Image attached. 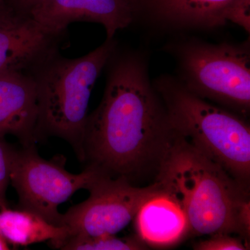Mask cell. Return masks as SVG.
Instances as JSON below:
<instances>
[{
	"mask_svg": "<svg viewBox=\"0 0 250 250\" xmlns=\"http://www.w3.org/2000/svg\"><path fill=\"white\" fill-rule=\"evenodd\" d=\"M180 80L192 93L246 116L250 108V52L243 45L189 42L176 52Z\"/></svg>",
	"mask_w": 250,
	"mask_h": 250,
	"instance_id": "cell-5",
	"label": "cell"
},
{
	"mask_svg": "<svg viewBox=\"0 0 250 250\" xmlns=\"http://www.w3.org/2000/svg\"><path fill=\"white\" fill-rule=\"evenodd\" d=\"M156 180L162 182L180 204L189 234L238 233L248 243V188L178 136Z\"/></svg>",
	"mask_w": 250,
	"mask_h": 250,
	"instance_id": "cell-2",
	"label": "cell"
},
{
	"mask_svg": "<svg viewBox=\"0 0 250 250\" xmlns=\"http://www.w3.org/2000/svg\"><path fill=\"white\" fill-rule=\"evenodd\" d=\"M0 236L15 246L49 241L51 246L61 249L70 231L66 227L52 225L29 210L8 207L0 209Z\"/></svg>",
	"mask_w": 250,
	"mask_h": 250,
	"instance_id": "cell-13",
	"label": "cell"
},
{
	"mask_svg": "<svg viewBox=\"0 0 250 250\" xmlns=\"http://www.w3.org/2000/svg\"><path fill=\"white\" fill-rule=\"evenodd\" d=\"M14 148L0 136V209L8 208L6 190L10 183V167Z\"/></svg>",
	"mask_w": 250,
	"mask_h": 250,
	"instance_id": "cell-16",
	"label": "cell"
},
{
	"mask_svg": "<svg viewBox=\"0 0 250 250\" xmlns=\"http://www.w3.org/2000/svg\"><path fill=\"white\" fill-rule=\"evenodd\" d=\"M109 62L101 103L85 122L80 161L131 183L149 173L156 179L177 134L142 57L115 52Z\"/></svg>",
	"mask_w": 250,
	"mask_h": 250,
	"instance_id": "cell-1",
	"label": "cell"
},
{
	"mask_svg": "<svg viewBox=\"0 0 250 250\" xmlns=\"http://www.w3.org/2000/svg\"><path fill=\"white\" fill-rule=\"evenodd\" d=\"M164 190L159 180L136 187L123 177L104 174L88 189L87 200L62 214V225L70 231L69 238L116 236L134 220L148 200Z\"/></svg>",
	"mask_w": 250,
	"mask_h": 250,
	"instance_id": "cell-7",
	"label": "cell"
},
{
	"mask_svg": "<svg viewBox=\"0 0 250 250\" xmlns=\"http://www.w3.org/2000/svg\"><path fill=\"white\" fill-rule=\"evenodd\" d=\"M147 249V244L138 237L118 238L116 236L70 237L61 250H137Z\"/></svg>",
	"mask_w": 250,
	"mask_h": 250,
	"instance_id": "cell-14",
	"label": "cell"
},
{
	"mask_svg": "<svg viewBox=\"0 0 250 250\" xmlns=\"http://www.w3.org/2000/svg\"><path fill=\"white\" fill-rule=\"evenodd\" d=\"M24 18L8 0H0V27L14 25Z\"/></svg>",
	"mask_w": 250,
	"mask_h": 250,
	"instance_id": "cell-18",
	"label": "cell"
},
{
	"mask_svg": "<svg viewBox=\"0 0 250 250\" xmlns=\"http://www.w3.org/2000/svg\"><path fill=\"white\" fill-rule=\"evenodd\" d=\"M10 250L9 243L6 241V240L2 236H0V250Z\"/></svg>",
	"mask_w": 250,
	"mask_h": 250,
	"instance_id": "cell-20",
	"label": "cell"
},
{
	"mask_svg": "<svg viewBox=\"0 0 250 250\" xmlns=\"http://www.w3.org/2000/svg\"><path fill=\"white\" fill-rule=\"evenodd\" d=\"M65 164L63 156L45 160L38 154L35 145L20 149L14 148L10 183L17 192L19 208L40 215L56 226L64 227L59 206L77 190H88L104 175L90 166L80 174L70 173Z\"/></svg>",
	"mask_w": 250,
	"mask_h": 250,
	"instance_id": "cell-6",
	"label": "cell"
},
{
	"mask_svg": "<svg viewBox=\"0 0 250 250\" xmlns=\"http://www.w3.org/2000/svg\"><path fill=\"white\" fill-rule=\"evenodd\" d=\"M153 85L177 136L248 188L250 125L236 113L192 93L178 80L163 77Z\"/></svg>",
	"mask_w": 250,
	"mask_h": 250,
	"instance_id": "cell-4",
	"label": "cell"
},
{
	"mask_svg": "<svg viewBox=\"0 0 250 250\" xmlns=\"http://www.w3.org/2000/svg\"><path fill=\"white\" fill-rule=\"evenodd\" d=\"M116 48L114 39H106L98 48L75 59L62 57L54 49L28 71L37 85L36 139L44 135L65 140L81 160L92 90Z\"/></svg>",
	"mask_w": 250,
	"mask_h": 250,
	"instance_id": "cell-3",
	"label": "cell"
},
{
	"mask_svg": "<svg viewBox=\"0 0 250 250\" xmlns=\"http://www.w3.org/2000/svg\"><path fill=\"white\" fill-rule=\"evenodd\" d=\"M36 82L30 72L0 75V136H16L23 147L34 146L39 121Z\"/></svg>",
	"mask_w": 250,
	"mask_h": 250,
	"instance_id": "cell-9",
	"label": "cell"
},
{
	"mask_svg": "<svg viewBox=\"0 0 250 250\" xmlns=\"http://www.w3.org/2000/svg\"><path fill=\"white\" fill-rule=\"evenodd\" d=\"M8 1H9V2H11V4L14 5V7L16 8V3H17L18 0H8Z\"/></svg>",
	"mask_w": 250,
	"mask_h": 250,
	"instance_id": "cell-21",
	"label": "cell"
},
{
	"mask_svg": "<svg viewBox=\"0 0 250 250\" xmlns=\"http://www.w3.org/2000/svg\"><path fill=\"white\" fill-rule=\"evenodd\" d=\"M138 11L179 27L213 28L226 24L224 13L233 0H136Z\"/></svg>",
	"mask_w": 250,
	"mask_h": 250,
	"instance_id": "cell-12",
	"label": "cell"
},
{
	"mask_svg": "<svg viewBox=\"0 0 250 250\" xmlns=\"http://www.w3.org/2000/svg\"><path fill=\"white\" fill-rule=\"evenodd\" d=\"M56 39L28 16L14 25L0 27V75L29 71L56 49Z\"/></svg>",
	"mask_w": 250,
	"mask_h": 250,
	"instance_id": "cell-10",
	"label": "cell"
},
{
	"mask_svg": "<svg viewBox=\"0 0 250 250\" xmlns=\"http://www.w3.org/2000/svg\"><path fill=\"white\" fill-rule=\"evenodd\" d=\"M224 19L238 24L250 33V0H233L224 13Z\"/></svg>",
	"mask_w": 250,
	"mask_h": 250,
	"instance_id": "cell-17",
	"label": "cell"
},
{
	"mask_svg": "<svg viewBox=\"0 0 250 250\" xmlns=\"http://www.w3.org/2000/svg\"><path fill=\"white\" fill-rule=\"evenodd\" d=\"M34 0H18L16 8L20 14L27 16L28 9L34 2Z\"/></svg>",
	"mask_w": 250,
	"mask_h": 250,
	"instance_id": "cell-19",
	"label": "cell"
},
{
	"mask_svg": "<svg viewBox=\"0 0 250 250\" xmlns=\"http://www.w3.org/2000/svg\"><path fill=\"white\" fill-rule=\"evenodd\" d=\"M134 220L139 238L151 246H171L189 234L183 208L165 187L141 207Z\"/></svg>",
	"mask_w": 250,
	"mask_h": 250,
	"instance_id": "cell-11",
	"label": "cell"
},
{
	"mask_svg": "<svg viewBox=\"0 0 250 250\" xmlns=\"http://www.w3.org/2000/svg\"><path fill=\"white\" fill-rule=\"evenodd\" d=\"M196 250H249L248 243L241 238H235L228 233L212 235L205 241L194 245Z\"/></svg>",
	"mask_w": 250,
	"mask_h": 250,
	"instance_id": "cell-15",
	"label": "cell"
},
{
	"mask_svg": "<svg viewBox=\"0 0 250 250\" xmlns=\"http://www.w3.org/2000/svg\"><path fill=\"white\" fill-rule=\"evenodd\" d=\"M139 14L136 0H34L27 16L47 34L57 38L72 22L102 24L106 39L127 27Z\"/></svg>",
	"mask_w": 250,
	"mask_h": 250,
	"instance_id": "cell-8",
	"label": "cell"
}]
</instances>
